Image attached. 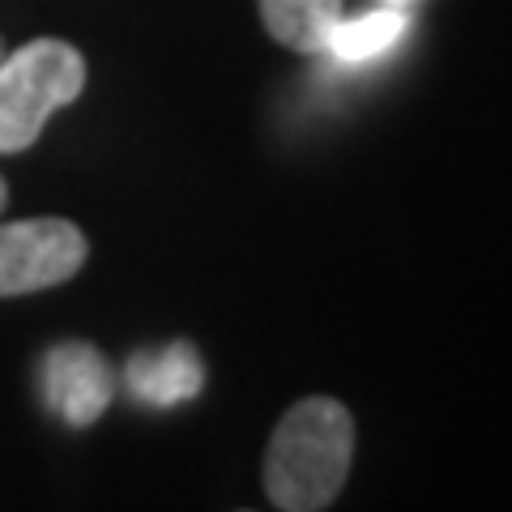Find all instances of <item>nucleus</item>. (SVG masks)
Returning a JSON list of instances; mask_svg holds the SVG:
<instances>
[{
  "label": "nucleus",
  "instance_id": "1",
  "mask_svg": "<svg viewBox=\"0 0 512 512\" xmlns=\"http://www.w3.org/2000/svg\"><path fill=\"white\" fill-rule=\"evenodd\" d=\"M355 461V419L338 397H303L265 448V491L282 512H320L338 500Z\"/></svg>",
  "mask_w": 512,
  "mask_h": 512
},
{
  "label": "nucleus",
  "instance_id": "2",
  "mask_svg": "<svg viewBox=\"0 0 512 512\" xmlns=\"http://www.w3.org/2000/svg\"><path fill=\"white\" fill-rule=\"evenodd\" d=\"M86 90V56L64 39H30L0 60V154H22L39 141L52 111Z\"/></svg>",
  "mask_w": 512,
  "mask_h": 512
},
{
  "label": "nucleus",
  "instance_id": "3",
  "mask_svg": "<svg viewBox=\"0 0 512 512\" xmlns=\"http://www.w3.org/2000/svg\"><path fill=\"white\" fill-rule=\"evenodd\" d=\"M90 244L69 218L0 222V299L39 295L86 265Z\"/></svg>",
  "mask_w": 512,
  "mask_h": 512
},
{
  "label": "nucleus",
  "instance_id": "4",
  "mask_svg": "<svg viewBox=\"0 0 512 512\" xmlns=\"http://www.w3.org/2000/svg\"><path fill=\"white\" fill-rule=\"evenodd\" d=\"M43 397L69 427H90L116 397V372L90 342H60L47 350Z\"/></svg>",
  "mask_w": 512,
  "mask_h": 512
},
{
  "label": "nucleus",
  "instance_id": "5",
  "mask_svg": "<svg viewBox=\"0 0 512 512\" xmlns=\"http://www.w3.org/2000/svg\"><path fill=\"white\" fill-rule=\"evenodd\" d=\"M201 359L188 342H175L154 355H137L128 363V389L150 406H175V402H192L201 393Z\"/></svg>",
  "mask_w": 512,
  "mask_h": 512
},
{
  "label": "nucleus",
  "instance_id": "6",
  "mask_svg": "<svg viewBox=\"0 0 512 512\" xmlns=\"http://www.w3.org/2000/svg\"><path fill=\"white\" fill-rule=\"evenodd\" d=\"M256 5L269 35L303 56L325 52L329 30L342 18V0H256Z\"/></svg>",
  "mask_w": 512,
  "mask_h": 512
},
{
  "label": "nucleus",
  "instance_id": "7",
  "mask_svg": "<svg viewBox=\"0 0 512 512\" xmlns=\"http://www.w3.org/2000/svg\"><path fill=\"white\" fill-rule=\"evenodd\" d=\"M406 26H410V18H406V9H397V5H380L372 13H359V18H338V26L329 30L325 52H333L346 64L372 60L380 52H389V47L406 35Z\"/></svg>",
  "mask_w": 512,
  "mask_h": 512
},
{
  "label": "nucleus",
  "instance_id": "8",
  "mask_svg": "<svg viewBox=\"0 0 512 512\" xmlns=\"http://www.w3.org/2000/svg\"><path fill=\"white\" fill-rule=\"evenodd\" d=\"M5 205H9V184H5V175H0V214H5Z\"/></svg>",
  "mask_w": 512,
  "mask_h": 512
},
{
  "label": "nucleus",
  "instance_id": "9",
  "mask_svg": "<svg viewBox=\"0 0 512 512\" xmlns=\"http://www.w3.org/2000/svg\"><path fill=\"white\" fill-rule=\"evenodd\" d=\"M380 5H397V9H410V5H423V0H380Z\"/></svg>",
  "mask_w": 512,
  "mask_h": 512
},
{
  "label": "nucleus",
  "instance_id": "10",
  "mask_svg": "<svg viewBox=\"0 0 512 512\" xmlns=\"http://www.w3.org/2000/svg\"><path fill=\"white\" fill-rule=\"evenodd\" d=\"M0 60H5V43H0Z\"/></svg>",
  "mask_w": 512,
  "mask_h": 512
}]
</instances>
